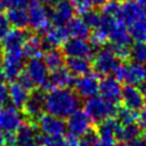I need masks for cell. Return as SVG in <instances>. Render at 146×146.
I'll list each match as a JSON object with an SVG mask.
<instances>
[{
  "label": "cell",
  "instance_id": "6da1fadb",
  "mask_svg": "<svg viewBox=\"0 0 146 146\" xmlns=\"http://www.w3.org/2000/svg\"><path fill=\"white\" fill-rule=\"evenodd\" d=\"M80 106V97L71 88H54L46 95V111L57 117L67 119L79 111Z\"/></svg>",
  "mask_w": 146,
  "mask_h": 146
},
{
  "label": "cell",
  "instance_id": "7a4b0ae2",
  "mask_svg": "<svg viewBox=\"0 0 146 146\" xmlns=\"http://www.w3.org/2000/svg\"><path fill=\"white\" fill-rule=\"evenodd\" d=\"M117 106L114 103H111L104 99L100 96H94L86 99L83 104V111L88 114L92 122H100L105 119L116 116Z\"/></svg>",
  "mask_w": 146,
  "mask_h": 146
},
{
  "label": "cell",
  "instance_id": "3957f363",
  "mask_svg": "<svg viewBox=\"0 0 146 146\" xmlns=\"http://www.w3.org/2000/svg\"><path fill=\"white\" fill-rule=\"evenodd\" d=\"M116 79L124 84L138 87L141 90H146V65L130 62L128 64H121L117 68Z\"/></svg>",
  "mask_w": 146,
  "mask_h": 146
},
{
  "label": "cell",
  "instance_id": "277c9868",
  "mask_svg": "<svg viewBox=\"0 0 146 146\" xmlns=\"http://www.w3.org/2000/svg\"><path fill=\"white\" fill-rule=\"evenodd\" d=\"M95 73L97 75L107 76L112 73H116L121 65V60L107 48H99L94 55V62L91 63Z\"/></svg>",
  "mask_w": 146,
  "mask_h": 146
},
{
  "label": "cell",
  "instance_id": "5b68a950",
  "mask_svg": "<svg viewBox=\"0 0 146 146\" xmlns=\"http://www.w3.org/2000/svg\"><path fill=\"white\" fill-rule=\"evenodd\" d=\"M25 56L23 51H7L1 58L3 78L10 82L16 81L25 68Z\"/></svg>",
  "mask_w": 146,
  "mask_h": 146
},
{
  "label": "cell",
  "instance_id": "8992f818",
  "mask_svg": "<svg viewBox=\"0 0 146 146\" xmlns=\"http://www.w3.org/2000/svg\"><path fill=\"white\" fill-rule=\"evenodd\" d=\"M23 73L30 79L34 88L48 90L49 70L41 58H31L26 64Z\"/></svg>",
  "mask_w": 146,
  "mask_h": 146
},
{
  "label": "cell",
  "instance_id": "52a82bcc",
  "mask_svg": "<svg viewBox=\"0 0 146 146\" xmlns=\"http://www.w3.org/2000/svg\"><path fill=\"white\" fill-rule=\"evenodd\" d=\"M29 26L35 32H46L50 27L51 17L47 7L42 3L32 1L27 5Z\"/></svg>",
  "mask_w": 146,
  "mask_h": 146
},
{
  "label": "cell",
  "instance_id": "ba28073f",
  "mask_svg": "<svg viewBox=\"0 0 146 146\" xmlns=\"http://www.w3.org/2000/svg\"><path fill=\"white\" fill-rule=\"evenodd\" d=\"M65 123L68 135L76 138H83L91 130H94L92 128L94 122L84 111H80V110L74 112L72 115H70Z\"/></svg>",
  "mask_w": 146,
  "mask_h": 146
},
{
  "label": "cell",
  "instance_id": "9c48e42d",
  "mask_svg": "<svg viewBox=\"0 0 146 146\" xmlns=\"http://www.w3.org/2000/svg\"><path fill=\"white\" fill-rule=\"evenodd\" d=\"M46 92L43 89L35 88L30 91V95L22 108L23 113L30 119L36 120L46 110Z\"/></svg>",
  "mask_w": 146,
  "mask_h": 146
},
{
  "label": "cell",
  "instance_id": "30bf717a",
  "mask_svg": "<svg viewBox=\"0 0 146 146\" xmlns=\"http://www.w3.org/2000/svg\"><path fill=\"white\" fill-rule=\"evenodd\" d=\"M24 116L18 108L11 106H3L0 108V132L14 133L23 124Z\"/></svg>",
  "mask_w": 146,
  "mask_h": 146
},
{
  "label": "cell",
  "instance_id": "8fae6325",
  "mask_svg": "<svg viewBox=\"0 0 146 146\" xmlns=\"http://www.w3.org/2000/svg\"><path fill=\"white\" fill-rule=\"evenodd\" d=\"M99 79L96 73H87L75 79L74 81V91L80 98H91L97 96L99 91Z\"/></svg>",
  "mask_w": 146,
  "mask_h": 146
},
{
  "label": "cell",
  "instance_id": "7c38bea8",
  "mask_svg": "<svg viewBox=\"0 0 146 146\" xmlns=\"http://www.w3.org/2000/svg\"><path fill=\"white\" fill-rule=\"evenodd\" d=\"M35 121L39 131L44 136H63L66 130L64 120L49 113L41 114Z\"/></svg>",
  "mask_w": 146,
  "mask_h": 146
},
{
  "label": "cell",
  "instance_id": "4fadbf2b",
  "mask_svg": "<svg viewBox=\"0 0 146 146\" xmlns=\"http://www.w3.org/2000/svg\"><path fill=\"white\" fill-rule=\"evenodd\" d=\"M63 54L66 57H83L90 59L94 57L96 49L84 39L70 38L63 46Z\"/></svg>",
  "mask_w": 146,
  "mask_h": 146
},
{
  "label": "cell",
  "instance_id": "5bb4252c",
  "mask_svg": "<svg viewBox=\"0 0 146 146\" xmlns=\"http://www.w3.org/2000/svg\"><path fill=\"white\" fill-rule=\"evenodd\" d=\"M144 18H146V14L136 0H123L120 3L117 19L123 22L127 26H130Z\"/></svg>",
  "mask_w": 146,
  "mask_h": 146
},
{
  "label": "cell",
  "instance_id": "9a60e30c",
  "mask_svg": "<svg viewBox=\"0 0 146 146\" xmlns=\"http://www.w3.org/2000/svg\"><path fill=\"white\" fill-rule=\"evenodd\" d=\"M120 100L122 102L124 107L132 110L135 112L140 111L145 105L143 90L139 89L138 87L129 86V84H124L122 87Z\"/></svg>",
  "mask_w": 146,
  "mask_h": 146
},
{
  "label": "cell",
  "instance_id": "2e32d148",
  "mask_svg": "<svg viewBox=\"0 0 146 146\" xmlns=\"http://www.w3.org/2000/svg\"><path fill=\"white\" fill-rule=\"evenodd\" d=\"M75 10L70 0H58L50 11L54 25H67L74 18Z\"/></svg>",
  "mask_w": 146,
  "mask_h": 146
},
{
  "label": "cell",
  "instance_id": "e0dca14e",
  "mask_svg": "<svg viewBox=\"0 0 146 146\" xmlns=\"http://www.w3.org/2000/svg\"><path fill=\"white\" fill-rule=\"evenodd\" d=\"M121 90L122 87L120 84V81L111 75L104 76L99 81V91L98 94L104 99L116 104L121 99Z\"/></svg>",
  "mask_w": 146,
  "mask_h": 146
},
{
  "label": "cell",
  "instance_id": "ac0fdd59",
  "mask_svg": "<svg viewBox=\"0 0 146 146\" xmlns=\"http://www.w3.org/2000/svg\"><path fill=\"white\" fill-rule=\"evenodd\" d=\"M70 36L67 25H52L44 32L43 42L48 48H59L64 46Z\"/></svg>",
  "mask_w": 146,
  "mask_h": 146
},
{
  "label": "cell",
  "instance_id": "d6986e66",
  "mask_svg": "<svg viewBox=\"0 0 146 146\" xmlns=\"http://www.w3.org/2000/svg\"><path fill=\"white\" fill-rule=\"evenodd\" d=\"M16 135V146H30L36 144L39 138V129L34 122H23V124L15 132Z\"/></svg>",
  "mask_w": 146,
  "mask_h": 146
},
{
  "label": "cell",
  "instance_id": "ffe728a7",
  "mask_svg": "<svg viewBox=\"0 0 146 146\" xmlns=\"http://www.w3.org/2000/svg\"><path fill=\"white\" fill-rule=\"evenodd\" d=\"M75 81L74 75L64 66L49 73L48 91L54 88H71Z\"/></svg>",
  "mask_w": 146,
  "mask_h": 146
},
{
  "label": "cell",
  "instance_id": "44dd1931",
  "mask_svg": "<svg viewBox=\"0 0 146 146\" xmlns=\"http://www.w3.org/2000/svg\"><path fill=\"white\" fill-rule=\"evenodd\" d=\"M29 33H26L24 30L15 29L11 30L5 39L1 41V48L3 52L7 51H22V48L24 46V42L27 38Z\"/></svg>",
  "mask_w": 146,
  "mask_h": 146
},
{
  "label": "cell",
  "instance_id": "7402d4cb",
  "mask_svg": "<svg viewBox=\"0 0 146 146\" xmlns=\"http://www.w3.org/2000/svg\"><path fill=\"white\" fill-rule=\"evenodd\" d=\"M131 35L129 33L128 26L121 22L120 19H115L110 33H108V41L110 43L114 44H122V46H131Z\"/></svg>",
  "mask_w": 146,
  "mask_h": 146
},
{
  "label": "cell",
  "instance_id": "603a6c76",
  "mask_svg": "<svg viewBox=\"0 0 146 146\" xmlns=\"http://www.w3.org/2000/svg\"><path fill=\"white\" fill-rule=\"evenodd\" d=\"M46 48L43 39H41L38 34H29L24 46L22 48V51L25 57L29 59L31 58H41L43 55V49Z\"/></svg>",
  "mask_w": 146,
  "mask_h": 146
},
{
  "label": "cell",
  "instance_id": "cb8c5ba5",
  "mask_svg": "<svg viewBox=\"0 0 146 146\" xmlns=\"http://www.w3.org/2000/svg\"><path fill=\"white\" fill-rule=\"evenodd\" d=\"M30 95V90L25 88L21 82L13 81L10 82V86L8 87V96L11 105L16 108H23L27 97Z\"/></svg>",
  "mask_w": 146,
  "mask_h": 146
},
{
  "label": "cell",
  "instance_id": "d4e9b609",
  "mask_svg": "<svg viewBox=\"0 0 146 146\" xmlns=\"http://www.w3.org/2000/svg\"><path fill=\"white\" fill-rule=\"evenodd\" d=\"M65 67L76 76L84 75L90 72L92 65L90 59L83 57H66L65 59Z\"/></svg>",
  "mask_w": 146,
  "mask_h": 146
},
{
  "label": "cell",
  "instance_id": "484cf974",
  "mask_svg": "<svg viewBox=\"0 0 146 146\" xmlns=\"http://www.w3.org/2000/svg\"><path fill=\"white\" fill-rule=\"evenodd\" d=\"M42 60L46 64L49 72H52L62 67L65 63L64 54L58 48H48L42 55Z\"/></svg>",
  "mask_w": 146,
  "mask_h": 146
},
{
  "label": "cell",
  "instance_id": "4316f807",
  "mask_svg": "<svg viewBox=\"0 0 146 146\" xmlns=\"http://www.w3.org/2000/svg\"><path fill=\"white\" fill-rule=\"evenodd\" d=\"M67 27L70 31V35L72 38L87 40L91 35V29L86 24L82 17H74L67 24Z\"/></svg>",
  "mask_w": 146,
  "mask_h": 146
},
{
  "label": "cell",
  "instance_id": "83f0119b",
  "mask_svg": "<svg viewBox=\"0 0 146 146\" xmlns=\"http://www.w3.org/2000/svg\"><path fill=\"white\" fill-rule=\"evenodd\" d=\"M7 17L15 29L25 30L29 26V15L26 8H10L7 11Z\"/></svg>",
  "mask_w": 146,
  "mask_h": 146
},
{
  "label": "cell",
  "instance_id": "f1b7e54d",
  "mask_svg": "<svg viewBox=\"0 0 146 146\" xmlns=\"http://www.w3.org/2000/svg\"><path fill=\"white\" fill-rule=\"evenodd\" d=\"M120 125H121V123L117 121L116 117L113 116V117H108V119H105V120L98 122L95 130H96L98 136L115 137Z\"/></svg>",
  "mask_w": 146,
  "mask_h": 146
},
{
  "label": "cell",
  "instance_id": "f546056e",
  "mask_svg": "<svg viewBox=\"0 0 146 146\" xmlns=\"http://www.w3.org/2000/svg\"><path fill=\"white\" fill-rule=\"evenodd\" d=\"M141 129L138 127L137 123L132 124H121L117 132H116V138L120 141H125V143H131L135 139L140 137Z\"/></svg>",
  "mask_w": 146,
  "mask_h": 146
},
{
  "label": "cell",
  "instance_id": "4dcf8cb0",
  "mask_svg": "<svg viewBox=\"0 0 146 146\" xmlns=\"http://www.w3.org/2000/svg\"><path fill=\"white\" fill-rule=\"evenodd\" d=\"M131 39L135 42H146V18L128 26Z\"/></svg>",
  "mask_w": 146,
  "mask_h": 146
},
{
  "label": "cell",
  "instance_id": "1f68e13d",
  "mask_svg": "<svg viewBox=\"0 0 146 146\" xmlns=\"http://www.w3.org/2000/svg\"><path fill=\"white\" fill-rule=\"evenodd\" d=\"M129 58L131 62L146 65V42H135L130 46Z\"/></svg>",
  "mask_w": 146,
  "mask_h": 146
},
{
  "label": "cell",
  "instance_id": "d6a6232c",
  "mask_svg": "<svg viewBox=\"0 0 146 146\" xmlns=\"http://www.w3.org/2000/svg\"><path fill=\"white\" fill-rule=\"evenodd\" d=\"M137 115H138L137 112L129 110L124 106L121 108H117V112H116V119L121 124L137 123Z\"/></svg>",
  "mask_w": 146,
  "mask_h": 146
},
{
  "label": "cell",
  "instance_id": "836d02e7",
  "mask_svg": "<svg viewBox=\"0 0 146 146\" xmlns=\"http://www.w3.org/2000/svg\"><path fill=\"white\" fill-rule=\"evenodd\" d=\"M64 140L63 136H44L40 132L36 144L42 146H64Z\"/></svg>",
  "mask_w": 146,
  "mask_h": 146
},
{
  "label": "cell",
  "instance_id": "e575fe53",
  "mask_svg": "<svg viewBox=\"0 0 146 146\" xmlns=\"http://www.w3.org/2000/svg\"><path fill=\"white\" fill-rule=\"evenodd\" d=\"M82 18H83V21L86 22V24H87L90 29L95 30L96 27H98V25H99V23H100L102 14H99V13L96 11V10L90 9L89 11H87V13L82 16Z\"/></svg>",
  "mask_w": 146,
  "mask_h": 146
},
{
  "label": "cell",
  "instance_id": "d590c367",
  "mask_svg": "<svg viewBox=\"0 0 146 146\" xmlns=\"http://www.w3.org/2000/svg\"><path fill=\"white\" fill-rule=\"evenodd\" d=\"M107 48L120 59H128L129 54H130V46H122V44H114V43H108Z\"/></svg>",
  "mask_w": 146,
  "mask_h": 146
},
{
  "label": "cell",
  "instance_id": "8d00e7d4",
  "mask_svg": "<svg viewBox=\"0 0 146 146\" xmlns=\"http://www.w3.org/2000/svg\"><path fill=\"white\" fill-rule=\"evenodd\" d=\"M120 1L119 0H107L103 6H102V14L112 16L117 18L119 9H120Z\"/></svg>",
  "mask_w": 146,
  "mask_h": 146
},
{
  "label": "cell",
  "instance_id": "74e56055",
  "mask_svg": "<svg viewBox=\"0 0 146 146\" xmlns=\"http://www.w3.org/2000/svg\"><path fill=\"white\" fill-rule=\"evenodd\" d=\"M11 31V24L7 17V14L0 11V42L5 39V36Z\"/></svg>",
  "mask_w": 146,
  "mask_h": 146
},
{
  "label": "cell",
  "instance_id": "f35d334b",
  "mask_svg": "<svg viewBox=\"0 0 146 146\" xmlns=\"http://www.w3.org/2000/svg\"><path fill=\"white\" fill-rule=\"evenodd\" d=\"M73 5V8L75 10V14L83 16L87 11H89L90 9H92L91 5L89 3L88 0H70Z\"/></svg>",
  "mask_w": 146,
  "mask_h": 146
},
{
  "label": "cell",
  "instance_id": "ab89813d",
  "mask_svg": "<svg viewBox=\"0 0 146 146\" xmlns=\"http://www.w3.org/2000/svg\"><path fill=\"white\" fill-rule=\"evenodd\" d=\"M29 5V0H0L1 8H25Z\"/></svg>",
  "mask_w": 146,
  "mask_h": 146
},
{
  "label": "cell",
  "instance_id": "60d3db41",
  "mask_svg": "<svg viewBox=\"0 0 146 146\" xmlns=\"http://www.w3.org/2000/svg\"><path fill=\"white\" fill-rule=\"evenodd\" d=\"M115 144L114 137H103L98 135L91 141V146H115Z\"/></svg>",
  "mask_w": 146,
  "mask_h": 146
},
{
  "label": "cell",
  "instance_id": "b9f144b4",
  "mask_svg": "<svg viewBox=\"0 0 146 146\" xmlns=\"http://www.w3.org/2000/svg\"><path fill=\"white\" fill-rule=\"evenodd\" d=\"M9 100L8 96V87L5 84L3 81H0V108L6 106L7 102Z\"/></svg>",
  "mask_w": 146,
  "mask_h": 146
},
{
  "label": "cell",
  "instance_id": "7bdbcfd3",
  "mask_svg": "<svg viewBox=\"0 0 146 146\" xmlns=\"http://www.w3.org/2000/svg\"><path fill=\"white\" fill-rule=\"evenodd\" d=\"M137 124L138 127L146 132V107L141 108L137 115Z\"/></svg>",
  "mask_w": 146,
  "mask_h": 146
},
{
  "label": "cell",
  "instance_id": "ee69618b",
  "mask_svg": "<svg viewBox=\"0 0 146 146\" xmlns=\"http://www.w3.org/2000/svg\"><path fill=\"white\" fill-rule=\"evenodd\" d=\"M79 144H80L79 138L73 137V136H70V135L64 140V146H79Z\"/></svg>",
  "mask_w": 146,
  "mask_h": 146
},
{
  "label": "cell",
  "instance_id": "f6af8a7d",
  "mask_svg": "<svg viewBox=\"0 0 146 146\" xmlns=\"http://www.w3.org/2000/svg\"><path fill=\"white\" fill-rule=\"evenodd\" d=\"M129 146H146V138H137L129 144Z\"/></svg>",
  "mask_w": 146,
  "mask_h": 146
},
{
  "label": "cell",
  "instance_id": "bcb514c9",
  "mask_svg": "<svg viewBox=\"0 0 146 146\" xmlns=\"http://www.w3.org/2000/svg\"><path fill=\"white\" fill-rule=\"evenodd\" d=\"M91 7H102L107 0H88Z\"/></svg>",
  "mask_w": 146,
  "mask_h": 146
},
{
  "label": "cell",
  "instance_id": "7dc6e473",
  "mask_svg": "<svg viewBox=\"0 0 146 146\" xmlns=\"http://www.w3.org/2000/svg\"><path fill=\"white\" fill-rule=\"evenodd\" d=\"M32 1L42 3V5H44V6H54L58 0H32Z\"/></svg>",
  "mask_w": 146,
  "mask_h": 146
},
{
  "label": "cell",
  "instance_id": "c3c4849f",
  "mask_svg": "<svg viewBox=\"0 0 146 146\" xmlns=\"http://www.w3.org/2000/svg\"><path fill=\"white\" fill-rule=\"evenodd\" d=\"M138 3H139V6L144 9V11H145V14H146V0H136Z\"/></svg>",
  "mask_w": 146,
  "mask_h": 146
},
{
  "label": "cell",
  "instance_id": "681fc988",
  "mask_svg": "<svg viewBox=\"0 0 146 146\" xmlns=\"http://www.w3.org/2000/svg\"><path fill=\"white\" fill-rule=\"evenodd\" d=\"M0 146H6V139L2 132H0Z\"/></svg>",
  "mask_w": 146,
  "mask_h": 146
},
{
  "label": "cell",
  "instance_id": "f907efd6",
  "mask_svg": "<svg viewBox=\"0 0 146 146\" xmlns=\"http://www.w3.org/2000/svg\"><path fill=\"white\" fill-rule=\"evenodd\" d=\"M115 146H129V144L125 143V141H119V143L115 144Z\"/></svg>",
  "mask_w": 146,
  "mask_h": 146
},
{
  "label": "cell",
  "instance_id": "816d5d0a",
  "mask_svg": "<svg viewBox=\"0 0 146 146\" xmlns=\"http://www.w3.org/2000/svg\"><path fill=\"white\" fill-rule=\"evenodd\" d=\"M5 78H3V73H2V68H1V64H0V81H2Z\"/></svg>",
  "mask_w": 146,
  "mask_h": 146
},
{
  "label": "cell",
  "instance_id": "f5cc1de1",
  "mask_svg": "<svg viewBox=\"0 0 146 146\" xmlns=\"http://www.w3.org/2000/svg\"><path fill=\"white\" fill-rule=\"evenodd\" d=\"M145 92H144V102H145V104H146V90H144Z\"/></svg>",
  "mask_w": 146,
  "mask_h": 146
},
{
  "label": "cell",
  "instance_id": "db71d44e",
  "mask_svg": "<svg viewBox=\"0 0 146 146\" xmlns=\"http://www.w3.org/2000/svg\"><path fill=\"white\" fill-rule=\"evenodd\" d=\"M30 146H42V145H40V144H32V145H30Z\"/></svg>",
  "mask_w": 146,
  "mask_h": 146
},
{
  "label": "cell",
  "instance_id": "11a10c76",
  "mask_svg": "<svg viewBox=\"0 0 146 146\" xmlns=\"http://www.w3.org/2000/svg\"><path fill=\"white\" fill-rule=\"evenodd\" d=\"M119 1H123V0H119Z\"/></svg>",
  "mask_w": 146,
  "mask_h": 146
},
{
  "label": "cell",
  "instance_id": "9f6ffc18",
  "mask_svg": "<svg viewBox=\"0 0 146 146\" xmlns=\"http://www.w3.org/2000/svg\"><path fill=\"white\" fill-rule=\"evenodd\" d=\"M145 138H146V136H145Z\"/></svg>",
  "mask_w": 146,
  "mask_h": 146
}]
</instances>
